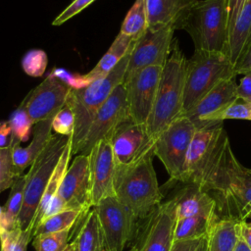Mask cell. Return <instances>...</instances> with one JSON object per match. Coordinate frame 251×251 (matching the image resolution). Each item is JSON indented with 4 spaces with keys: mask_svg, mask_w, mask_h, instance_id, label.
Listing matches in <instances>:
<instances>
[{
    "mask_svg": "<svg viewBox=\"0 0 251 251\" xmlns=\"http://www.w3.org/2000/svg\"><path fill=\"white\" fill-rule=\"evenodd\" d=\"M153 156L151 151L128 166L117 165L115 195L137 221L149 218L163 198L153 167Z\"/></svg>",
    "mask_w": 251,
    "mask_h": 251,
    "instance_id": "6da1fadb",
    "label": "cell"
},
{
    "mask_svg": "<svg viewBox=\"0 0 251 251\" xmlns=\"http://www.w3.org/2000/svg\"><path fill=\"white\" fill-rule=\"evenodd\" d=\"M203 189L219 195L228 212L227 217L238 221L248 218L251 212V169L237 161L229 140L208 174Z\"/></svg>",
    "mask_w": 251,
    "mask_h": 251,
    "instance_id": "7a4b0ae2",
    "label": "cell"
},
{
    "mask_svg": "<svg viewBox=\"0 0 251 251\" xmlns=\"http://www.w3.org/2000/svg\"><path fill=\"white\" fill-rule=\"evenodd\" d=\"M186 61L177 39H174L169 58L162 69L154 105L145 125L153 142L182 115Z\"/></svg>",
    "mask_w": 251,
    "mask_h": 251,
    "instance_id": "3957f363",
    "label": "cell"
},
{
    "mask_svg": "<svg viewBox=\"0 0 251 251\" xmlns=\"http://www.w3.org/2000/svg\"><path fill=\"white\" fill-rule=\"evenodd\" d=\"M131 49L106 76L95 79L85 86L70 89L66 104L75 116V128L71 136L72 154H78L97 111L113 90L124 82Z\"/></svg>",
    "mask_w": 251,
    "mask_h": 251,
    "instance_id": "277c9868",
    "label": "cell"
},
{
    "mask_svg": "<svg viewBox=\"0 0 251 251\" xmlns=\"http://www.w3.org/2000/svg\"><path fill=\"white\" fill-rule=\"evenodd\" d=\"M192 38L195 50L226 54L228 28L226 0H198L176 25Z\"/></svg>",
    "mask_w": 251,
    "mask_h": 251,
    "instance_id": "5b68a950",
    "label": "cell"
},
{
    "mask_svg": "<svg viewBox=\"0 0 251 251\" xmlns=\"http://www.w3.org/2000/svg\"><path fill=\"white\" fill-rule=\"evenodd\" d=\"M232 76H236L235 70L226 53L195 50L186 61L182 115L221 81Z\"/></svg>",
    "mask_w": 251,
    "mask_h": 251,
    "instance_id": "8992f818",
    "label": "cell"
},
{
    "mask_svg": "<svg viewBox=\"0 0 251 251\" xmlns=\"http://www.w3.org/2000/svg\"><path fill=\"white\" fill-rule=\"evenodd\" d=\"M70 140L71 136L53 134L45 148L31 164L28 173L25 174L24 204L19 217V226L22 229L31 230L40 199Z\"/></svg>",
    "mask_w": 251,
    "mask_h": 251,
    "instance_id": "52a82bcc",
    "label": "cell"
},
{
    "mask_svg": "<svg viewBox=\"0 0 251 251\" xmlns=\"http://www.w3.org/2000/svg\"><path fill=\"white\" fill-rule=\"evenodd\" d=\"M227 140L222 121L208 122L196 128L186 155L181 182L197 184L203 188L208 174L216 165Z\"/></svg>",
    "mask_w": 251,
    "mask_h": 251,
    "instance_id": "ba28073f",
    "label": "cell"
},
{
    "mask_svg": "<svg viewBox=\"0 0 251 251\" xmlns=\"http://www.w3.org/2000/svg\"><path fill=\"white\" fill-rule=\"evenodd\" d=\"M195 131V125L187 117L180 116L156 138L154 156L163 163L171 180L181 182L186 155Z\"/></svg>",
    "mask_w": 251,
    "mask_h": 251,
    "instance_id": "9c48e42d",
    "label": "cell"
},
{
    "mask_svg": "<svg viewBox=\"0 0 251 251\" xmlns=\"http://www.w3.org/2000/svg\"><path fill=\"white\" fill-rule=\"evenodd\" d=\"M93 208L98 216L107 250L124 251L133 234L137 220L116 195L104 198Z\"/></svg>",
    "mask_w": 251,
    "mask_h": 251,
    "instance_id": "30bf717a",
    "label": "cell"
},
{
    "mask_svg": "<svg viewBox=\"0 0 251 251\" xmlns=\"http://www.w3.org/2000/svg\"><path fill=\"white\" fill-rule=\"evenodd\" d=\"M129 119L126 88L121 83L97 111L78 154L88 155L95 144L100 140L110 139L116 128Z\"/></svg>",
    "mask_w": 251,
    "mask_h": 251,
    "instance_id": "8fae6325",
    "label": "cell"
},
{
    "mask_svg": "<svg viewBox=\"0 0 251 251\" xmlns=\"http://www.w3.org/2000/svg\"><path fill=\"white\" fill-rule=\"evenodd\" d=\"M163 67L151 66L140 69L125 77L126 102L130 120L146 125L151 114Z\"/></svg>",
    "mask_w": 251,
    "mask_h": 251,
    "instance_id": "7c38bea8",
    "label": "cell"
},
{
    "mask_svg": "<svg viewBox=\"0 0 251 251\" xmlns=\"http://www.w3.org/2000/svg\"><path fill=\"white\" fill-rule=\"evenodd\" d=\"M175 30L172 25L157 29L148 28L141 37L134 41L125 77L147 67H163L171 53Z\"/></svg>",
    "mask_w": 251,
    "mask_h": 251,
    "instance_id": "4fadbf2b",
    "label": "cell"
},
{
    "mask_svg": "<svg viewBox=\"0 0 251 251\" xmlns=\"http://www.w3.org/2000/svg\"><path fill=\"white\" fill-rule=\"evenodd\" d=\"M71 87L53 75L30 90L19 106L30 117L33 124L53 119L66 105Z\"/></svg>",
    "mask_w": 251,
    "mask_h": 251,
    "instance_id": "5bb4252c",
    "label": "cell"
},
{
    "mask_svg": "<svg viewBox=\"0 0 251 251\" xmlns=\"http://www.w3.org/2000/svg\"><path fill=\"white\" fill-rule=\"evenodd\" d=\"M91 206H96L104 198L115 196V176L117 161L109 139L100 140L88 154Z\"/></svg>",
    "mask_w": 251,
    "mask_h": 251,
    "instance_id": "9a60e30c",
    "label": "cell"
},
{
    "mask_svg": "<svg viewBox=\"0 0 251 251\" xmlns=\"http://www.w3.org/2000/svg\"><path fill=\"white\" fill-rule=\"evenodd\" d=\"M118 166H128L153 151L154 142L145 125L130 119L119 126L109 139Z\"/></svg>",
    "mask_w": 251,
    "mask_h": 251,
    "instance_id": "2e32d148",
    "label": "cell"
},
{
    "mask_svg": "<svg viewBox=\"0 0 251 251\" xmlns=\"http://www.w3.org/2000/svg\"><path fill=\"white\" fill-rule=\"evenodd\" d=\"M57 194L67 209L88 212L91 206V182L88 155L78 154L68 168Z\"/></svg>",
    "mask_w": 251,
    "mask_h": 251,
    "instance_id": "e0dca14e",
    "label": "cell"
},
{
    "mask_svg": "<svg viewBox=\"0 0 251 251\" xmlns=\"http://www.w3.org/2000/svg\"><path fill=\"white\" fill-rule=\"evenodd\" d=\"M149 219L139 251H171L176 222L175 198L161 204Z\"/></svg>",
    "mask_w": 251,
    "mask_h": 251,
    "instance_id": "ac0fdd59",
    "label": "cell"
},
{
    "mask_svg": "<svg viewBox=\"0 0 251 251\" xmlns=\"http://www.w3.org/2000/svg\"><path fill=\"white\" fill-rule=\"evenodd\" d=\"M236 88L235 76L221 81L182 116L187 117L196 128L203 126L210 117L223 111L238 98Z\"/></svg>",
    "mask_w": 251,
    "mask_h": 251,
    "instance_id": "d6986e66",
    "label": "cell"
},
{
    "mask_svg": "<svg viewBox=\"0 0 251 251\" xmlns=\"http://www.w3.org/2000/svg\"><path fill=\"white\" fill-rule=\"evenodd\" d=\"M187 185L175 196L176 220L187 217L205 215L216 216L217 201L212 194L197 184Z\"/></svg>",
    "mask_w": 251,
    "mask_h": 251,
    "instance_id": "ffe728a7",
    "label": "cell"
},
{
    "mask_svg": "<svg viewBox=\"0 0 251 251\" xmlns=\"http://www.w3.org/2000/svg\"><path fill=\"white\" fill-rule=\"evenodd\" d=\"M251 46V0L242 7L228 34L226 56L236 71L244 61Z\"/></svg>",
    "mask_w": 251,
    "mask_h": 251,
    "instance_id": "44dd1931",
    "label": "cell"
},
{
    "mask_svg": "<svg viewBox=\"0 0 251 251\" xmlns=\"http://www.w3.org/2000/svg\"><path fill=\"white\" fill-rule=\"evenodd\" d=\"M52 130V119L40 121L33 125L32 139L26 147H22L20 144L10 145L17 176L23 175V172L30 167L42 152L53 135Z\"/></svg>",
    "mask_w": 251,
    "mask_h": 251,
    "instance_id": "7402d4cb",
    "label": "cell"
},
{
    "mask_svg": "<svg viewBox=\"0 0 251 251\" xmlns=\"http://www.w3.org/2000/svg\"><path fill=\"white\" fill-rule=\"evenodd\" d=\"M198 0H145L149 29L176 26Z\"/></svg>",
    "mask_w": 251,
    "mask_h": 251,
    "instance_id": "603a6c76",
    "label": "cell"
},
{
    "mask_svg": "<svg viewBox=\"0 0 251 251\" xmlns=\"http://www.w3.org/2000/svg\"><path fill=\"white\" fill-rule=\"evenodd\" d=\"M133 44L134 40L119 32L107 52L102 56L94 68L87 74L83 75L84 80L87 83H90L95 79L106 76L128 53Z\"/></svg>",
    "mask_w": 251,
    "mask_h": 251,
    "instance_id": "cb8c5ba5",
    "label": "cell"
},
{
    "mask_svg": "<svg viewBox=\"0 0 251 251\" xmlns=\"http://www.w3.org/2000/svg\"><path fill=\"white\" fill-rule=\"evenodd\" d=\"M240 223L233 218L216 219L208 233V251H233L240 235Z\"/></svg>",
    "mask_w": 251,
    "mask_h": 251,
    "instance_id": "d4e9b609",
    "label": "cell"
},
{
    "mask_svg": "<svg viewBox=\"0 0 251 251\" xmlns=\"http://www.w3.org/2000/svg\"><path fill=\"white\" fill-rule=\"evenodd\" d=\"M72 155H73L72 154V140H70V142L67 145V147L65 148V150H64L49 181H48L46 189L40 199L37 211L35 213V216H34V219H33V222L31 225L32 233H33L34 228L39 225L46 207L48 206V204L50 203L52 198L57 194L59 187L61 185V182L63 180V177L69 168V162H70Z\"/></svg>",
    "mask_w": 251,
    "mask_h": 251,
    "instance_id": "484cf974",
    "label": "cell"
},
{
    "mask_svg": "<svg viewBox=\"0 0 251 251\" xmlns=\"http://www.w3.org/2000/svg\"><path fill=\"white\" fill-rule=\"evenodd\" d=\"M217 216L197 215L176 220L174 242L191 239H200L208 235Z\"/></svg>",
    "mask_w": 251,
    "mask_h": 251,
    "instance_id": "4316f807",
    "label": "cell"
},
{
    "mask_svg": "<svg viewBox=\"0 0 251 251\" xmlns=\"http://www.w3.org/2000/svg\"><path fill=\"white\" fill-rule=\"evenodd\" d=\"M25 175L19 176L11 186L8 200L3 207L1 226L3 230H10L19 226V217L24 204Z\"/></svg>",
    "mask_w": 251,
    "mask_h": 251,
    "instance_id": "83f0119b",
    "label": "cell"
},
{
    "mask_svg": "<svg viewBox=\"0 0 251 251\" xmlns=\"http://www.w3.org/2000/svg\"><path fill=\"white\" fill-rule=\"evenodd\" d=\"M78 251H97L102 243L100 224L96 210L92 207L84 216L83 223L75 238Z\"/></svg>",
    "mask_w": 251,
    "mask_h": 251,
    "instance_id": "f1b7e54d",
    "label": "cell"
},
{
    "mask_svg": "<svg viewBox=\"0 0 251 251\" xmlns=\"http://www.w3.org/2000/svg\"><path fill=\"white\" fill-rule=\"evenodd\" d=\"M148 29L145 0H135L128 10L120 32L136 41Z\"/></svg>",
    "mask_w": 251,
    "mask_h": 251,
    "instance_id": "f546056e",
    "label": "cell"
},
{
    "mask_svg": "<svg viewBox=\"0 0 251 251\" xmlns=\"http://www.w3.org/2000/svg\"><path fill=\"white\" fill-rule=\"evenodd\" d=\"M87 212L76 209H69L58 213L44 221H42L33 230L32 239L35 236L58 232L66 229H71L75 223L82 216H85Z\"/></svg>",
    "mask_w": 251,
    "mask_h": 251,
    "instance_id": "4dcf8cb0",
    "label": "cell"
},
{
    "mask_svg": "<svg viewBox=\"0 0 251 251\" xmlns=\"http://www.w3.org/2000/svg\"><path fill=\"white\" fill-rule=\"evenodd\" d=\"M11 127V142L10 145L20 144L29 137L30 130L33 127V122L28 114L19 106L11 114L8 121Z\"/></svg>",
    "mask_w": 251,
    "mask_h": 251,
    "instance_id": "1f68e13d",
    "label": "cell"
},
{
    "mask_svg": "<svg viewBox=\"0 0 251 251\" xmlns=\"http://www.w3.org/2000/svg\"><path fill=\"white\" fill-rule=\"evenodd\" d=\"M32 240L30 229H22L20 226L0 233V245L3 251H26L27 244Z\"/></svg>",
    "mask_w": 251,
    "mask_h": 251,
    "instance_id": "d6a6232c",
    "label": "cell"
},
{
    "mask_svg": "<svg viewBox=\"0 0 251 251\" xmlns=\"http://www.w3.org/2000/svg\"><path fill=\"white\" fill-rule=\"evenodd\" d=\"M71 229L35 236L32 245L36 251H64L69 244Z\"/></svg>",
    "mask_w": 251,
    "mask_h": 251,
    "instance_id": "836d02e7",
    "label": "cell"
},
{
    "mask_svg": "<svg viewBox=\"0 0 251 251\" xmlns=\"http://www.w3.org/2000/svg\"><path fill=\"white\" fill-rule=\"evenodd\" d=\"M229 119L251 121V102L237 98L228 107L219 112L218 114L210 117L207 120L206 124L208 122H214V121L224 122L225 120H229Z\"/></svg>",
    "mask_w": 251,
    "mask_h": 251,
    "instance_id": "e575fe53",
    "label": "cell"
},
{
    "mask_svg": "<svg viewBox=\"0 0 251 251\" xmlns=\"http://www.w3.org/2000/svg\"><path fill=\"white\" fill-rule=\"evenodd\" d=\"M18 176L13 162L12 147L9 145L0 148V193L11 188Z\"/></svg>",
    "mask_w": 251,
    "mask_h": 251,
    "instance_id": "d590c367",
    "label": "cell"
},
{
    "mask_svg": "<svg viewBox=\"0 0 251 251\" xmlns=\"http://www.w3.org/2000/svg\"><path fill=\"white\" fill-rule=\"evenodd\" d=\"M48 58L41 49H32L26 52L22 60V67L25 73L30 76H41L47 67Z\"/></svg>",
    "mask_w": 251,
    "mask_h": 251,
    "instance_id": "8d00e7d4",
    "label": "cell"
},
{
    "mask_svg": "<svg viewBox=\"0 0 251 251\" xmlns=\"http://www.w3.org/2000/svg\"><path fill=\"white\" fill-rule=\"evenodd\" d=\"M75 128V116L67 104L52 119V129L61 135L72 136Z\"/></svg>",
    "mask_w": 251,
    "mask_h": 251,
    "instance_id": "74e56055",
    "label": "cell"
},
{
    "mask_svg": "<svg viewBox=\"0 0 251 251\" xmlns=\"http://www.w3.org/2000/svg\"><path fill=\"white\" fill-rule=\"evenodd\" d=\"M95 0H74L72 1L52 22V25H61L82 10L88 7Z\"/></svg>",
    "mask_w": 251,
    "mask_h": 251,
    "instance_id": "f35d334b",
    "label": "cell"
},
{
    "mask_svg": "<svg viewBox=\"0 0 251 251\" xmlns=\"http://www.w3.org/2000/svg\"><path fill=\"white\" fill-rule=\"evenodd\" d=\"M247 0H226L227 11V28L228 34L233 27V25Z\"/></svg>",
    "mask_w": 251,
    "mask_h": 251,
    "instance_id": "ab89813d",
    "label": "cell"
},
{
    "mask_svg": "<svg viewBox=\"0 0 251 251\" xmlns=\"http://www.w3.org/2000/svg\"><path fill=\"white\" fill-rule=\"evenodd\" d=\"M66 210H68V209H67V206H66L64 200H63L58 194H56V195L52 198V200L50 201V203L48 204V206L46 207V209H45V211H44V214H43V216H42V219H41L40 223H41L42 221H44V220H46V219H48V218H50V217H52V216L58 214V213H61V212L66 211ZM40 223H39V224H40Z\"/></svg>",
    "mask_w": 251,
    "mask_h": 251,
    "instance_id": "60d3db41",
    "label": "cell"
},
{
    "mask_svg": "<svg viewBox=\"0 0 251 251\" xmlns=\"http://www.w3.org/2000/svg\"><path fill=\"white\" fill-rule=\"evenodd\" d=\"M237 97L251 102V71L244 74L236 88Z\"/></svg>",
    "mask_w": 251,
    "mask_h": 251,
    "instance_id": "b9f144b4",
    "label": "cell"
},
{
    "mask_svg": "<svg viewBox=\"0 0 251 251\" xmlns=\"http://www.w3.org/2000/svg\"><path fill=\"white\" fill-rule=\"evenodd\" d=\"M203 238L174 242L171 251H196Z\"/></svg>",
    "mask_w": 251,
    "mask_h": 251,
    "instance_id": "7bdbcfd3",
    "label": "cell"
},
{
    "mask_svg": "<svg viewBox=\"0 0 251 251\" xmlns=\"http://www.w3.org/2000/svg\"><path fill=\"white\" fill-rule=\"evenodd\" d=\"M11 142V127L8 122H0V148L7 147Z\"/></svg>",
    "mask_w": 251,
    "mask_h": 251,
    "instance_id": "ee69618b",
    "label": "cell"
},
{
    "mask_svg": "<svg viewBox=\"0 0 251 251\" xmlns=\"http://www.w3.org/2000/svg\"><path fill=\"white\" fill-rule=\"evenodd\" d=\"M240 235L246 245L251 250V223L241 221L240 223Z\"/></svg>",
    "mask_w": 251,
    "mask_h": 251,
    "instance_id": "f6af8a7d",
    "label": "cell"
},
{
    "mask_svg": "<svg viewBox=\"0 0 251 251\" xmlns=\"http://www.w3.org/2000/svg\"><path fill=\"white\" fill-rule=\"evenodd\" d=\"M251 71V55H249L243 62L242 64L238 67V69L235 71L236 75H244L247 72Z\"/></svg>",
    "mask_w": 251,
    "mask_h": 251,
    "instance_id": "bcb514c9",
    "label": "cell"
},
{
    "mask_svg": "<svg viewBox=\"0 0 251 251\" xmlns=\"http://www.w3.org/2000/svg\"><path fill=\"white\" fill-rule=\"evenodd\" d=\"M233 251H251L250 248L246 245V243L244 242V240L242 239L241 235H239V238L237 240V243L235 245V248Z\"/></svg>",
    "mask_w": 251,
    "mask_h": 251,
    "instance_id": "7dc6e473",
    "label": "cell"
},
{
    "mask_svg": "<svg viewBox=\"0 0 251 251\" xmlns=\"http://www.w3.org/2000/svg\"><path fill=\"white\" fill-rule=\"evenodd\" d=\"M207 236H205L201 240V242H200V244H199V246H198L196 251H208V238H207Z\"/></svg>",
    "mask_w": 251,
    "mask_h": 251,
    "instance_id": "c3c4849f",
    "label": "cell"
},
{
    "mask_svg": "<svg viewBox=\"0 0 251 251\" xmlns=\"http://www.w3.org/2000/svg\"><path fill=\"white\" fill-rule=\"evenodd\" d=\"M64 251H78V248H77V242L76 240L75 239L74 241L70 242L68 244V246L65 248Z\"/></svg>",
    "mask_w": 251,
    "mask_h": 251,
    "instance_id": "681fc988",
    "label": "cell"
},
{
    "mask_svg": "<svg viewBox=\"0 0 251 251\" xmlns=\"http://www.w3.org/2000/svg\"><path fill=\"white\" fill-rule=\"evenodd\" d=\"M97 251H108L107 248H106L105 245H104V241H103V240H102V243H101V245L99 246V248H98Z\"/></svg>",
    "mask_w": 251,
    "mask_h": 251,
    "instance_id": "f907efd6",
    "label": "cell"
},
{
    "mask_svg": "<svg viewBox=\"0 0 251 251\" xmlns=\"http://www.w3.org/2000/svg\"><path fill=\"white\" fill-rule=\"evenodd\" d=\"M2 211H3V207H1V206H0V233H1V231L3 230V229H2V226H1V218H2Z\"/></svg>",
    "mask_w": 251,
    "mask_h": 251,
    "instance_id": "816d5d0a",
    "label": "cell"
},
{
    "mask_svg": "<svg viewBox=\"0 0 251 251\" xmlns=\"http://www.w3.org/2000/svg\"><path fill=\"white\" fill-rule=\"evenodd\" d=\"M128 251H139V248H138V246H133Z\"/></svg>",
    "mask_w": 251,
    "mask_h": 251,
    "instance_id": "f5cc1de1",
    "label": "cell"
},
{
    "mask_svg": "<svg viewBox=\"0 0 251 251\" xmlns=\"http://www.w3.org/2000/svg\"><path fill=\"white\" fill-rule=\"evenodd\" d=\"M249 55H251V46H250V48H249V51H248V53H247V55H246L245 59H246V58H247ZM245 59H244V60H245ZM237 69H238V68H237Z\"/></svg>",
    "mask_w": 251,
    "mask_h": 251,
    "instance_id": "db71d44e",
    "label": "cell"
},
{
    "mask_svg": "<svg viewBox=\"0 0 251 251\" xmlns=\"http://www.w3.org/2000/svg\"><path fill=\"white\" fill-rule=\"evenodd\" d=\"M248 218H249V219H251V212L249 213V215H248Z\"/></svg>",
    "mask_w": 251,
    "mask_h": 251,
    "instance_id": "11a10c76",
    "label": "cell"
},
{
    "mask_svg": "<svg viewBox=\"0 0 251 251\" xmlns=\"http://www.w3.org/2000/svg\"><path fill=\"white\" fill-rule=\"evenodd\" d=\"M0 251H3V250H2V249H1V248H0Z\"/></svg>",
    "mask_w": 251,
    "mask_h": 251,
    "instance_id": "9f6ffc18",
    "label": "cell"
}]
</instances>
